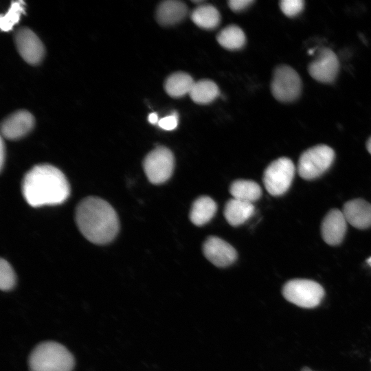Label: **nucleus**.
Instances as JSON below:
<instances>
[{
    "label": "nucleus",
    "mask_w": 371,
    "mask_h": 371,
    "mask_svg": "<svg viewBox=\"0 0 371 371\" xmlns=\"http://www.w3.org/2000/svg\"><path fill=\"white\" fill-rule=\"evenodd\" d=\"M22 192L32 207L54 205L65 202L69 196V184L65 175L50 164H39L25 175Z\"/></svg>",
    "instance_id": "obj_1"
},
{
    "label": "nucleus",
    "mask_w": 371,
    "mask_h": 371,
    "mask_svg": "<svg viewBox=\"0 0 371 371\" xmlns=\"http://www.w3.org/2000/svg\"><path fill=\"white\" fill-rule=\"evenodd\" d=\"M76 222L82 234L91 243L104 245L111 242L120 227L114 208L105 200L89 196L76 210Z\"/></svg>",
    "instance_id": "obj_2"
},
{
    "label": "nucleus",
    "mask_w": 371,
    "mask_h": 371,
    "mask_svg": "<svg viewBox=\"0 0 371 371\" xmlns=\"http://www.w3.org/2000/svg\"><path fill=\"white\" fill-rule=\"evenodd\" d=\"M74 363L69 350L55 341L39 344L29 357L31 371H72Z\"/></svg>",
    "instance_id": "obj_3"
},
{
    "label": "nucleus",
    "mask_w": 371,
    "mask_h": 371,
    "mask_svg": "<svg viewBox=\"0 0 371 371\" xmlns=\"http://www.w3.org/2000/svg\"><path fill=\"white\" fill-rule=\"evenodd\" d=\"M334 159L335 152L330 146L319 144L311 147L299 158L298 173L304 179H315L330 167Z\"/></svg>",
    "instance_id": "obj_4"
},
{
    "label": "nucleus",
    "mask_w": 371,
    "mask_h": 371,
    "mask_svg": "<svg viewBox=\"0 0 371 371\" xmlns=\"http://www.w3.org/2000/svg\"><path fill=\"white\" fill-rule=\"evenodd\" d=\"M282 295L289 302L302 308L318 306L324 295L323 287L308 279H293L284 285Z\"/></svg>",
    "instance_id": "obj_5"
},
{
    "label": "nucleus",
    "mask_w": 371,
    "mask_h": 371,
    "mask_svg": "<svg viewBox=\"0 0 371 371\" xmlns=\"http://www.w3.org/2000/svg\"><path fill=\"white\" fill-rule=\"evenodd\" d=\"M293 162L288 157H280L272 161L263 174V183L273 196L284 194L290 188L295 175Z\"/></svg>",
    "instance_id": "obj_6"
},
{
    "label": "nucleus",
    "mask_w": 371,
    "mask_h": 371,
    "mask_svg": "<svg viewBox=\"0 0 371 371\" xmlns=\"http://www.w3.org/2000/svg\"><path fill=\"white\" fill-rule=\"evenodd\" d=\"M271 91L273 97L282 102H291L298 98L302 81L297 72L289 65L277 67L273 74Z\"/></svg>",
    "instance_id": "obj_7"
},
{
    "label": "nucleus",
    "mask_w": 371,
    "mask_h": 371,
    "mask_svg": "<svg viewBox=\"0 0 371 371\" xmlns=\"http://www.w3.org/2000/svg\"><path fill=\"white\" fill-rule=\"evenodd\" d=\"M175 166L172 151L165 146H158L145 157L143 161L144 172L153 184H161L171 177Z\"/></svg>",
    "instance_id": "obj_8"
},
{
    "label": "nucleus",
    "mask_w": 371,
    "mask_h": 371,
    "mask_svg": "<svg viewBox=\"0 0 371 371\" xmlns=\"http://www.w3.org/2000/svg\"><path fill=\"white\" fill-rule=\"evenodd\" d=\"M339 69V63L337 55L331 49L325 47L317 50L315 59L308 66L310 76L322 83L334 82Z\"/></svg>",
    "instance_id": "obj_9"
},
{
    "label": "nucleus",
    "mask_w": 371,
    "mask_h": 371,
    "mask_svg": "<svg viewBox=\"0 0 371 371\" xmlns=\"http://www.w3.org/2000/svg\"><path fill=\"white\" fill-rule=\"evenodd\" d=\"M18 52L30 65L40 63L45 56V47L37 35L27 27L18 29L14 36Z\"/></svg>",
    "instance_id": "obj_10"
},
{
    "label": "nucleus",
    "mask_w": 371,
    "mask_h": 371,
    "mask_svg": "<svg viewBox=\"0 0 371 371\" xmlns=\"http://www.w3.org/2000/svg\"><path fill=\"white\" fill-rule=\"evenodd\" d=\"M203 251L205 258L218 267L232 265L237 258L235 249L216 236H210L205 240L203 245Z\"/></svg>",
    "instance_id": "obj_11"
},
{
    "label": "nucleus",
    "mask_w": 371,
    "mask_h": 371,
    "mask_svg": "<svg viewBox=\"0 0 371 371\" xmlns=\"http://www.w3.org/2000/svg\"><path fill=\"white\" fill-rule=\"evenodd\" d=\"M34 117L28 111H16L5 119L1 125V137L9 140H16L27 135L34 126Z\"/></svg>",
    "instance_id": "obj_12"
},
{
    "label": "nucleus",
    "mask_w": 371,
    "mask_h": 371,
    "mask_svg": "<svg viewBox=\"0 0 371 371\" xmlns=\"http://www.w3.org/2000/svg\"><path fill=\"white\" fill-rule=\"evenodd\" d=\"M347 221L342 212L337 209L330 210L321 225L323 240L332 246L340 244L346 232Z\"/></svg>",
    "instance_id": "obj_13"
},
{
    "label": "nucleus",
    "mask_w": 371,
    "mask_h": 371,
    "mask_svg": "<svg viewBox=\"0 0 371 371\" xmlns=\"http://www.w3.org/2000/svg\"><path fill=\"white\" fill-rule=\"evenodd\" d=\"M342 212L346 221L353 227L363 229L371 227V204L361 199L347 201Z\"/></svg>",
    "instance_id": "obj_14"
},
{
    "label": "nucleus",
    "mask_w": 371,
    "mask_h": 371,
    "mask_svg": "<svg viewBox=\"0 0 371 371\" xmlns=\"http://www.w3.org/2000/svg\"><path fill=\"white\" fill-rule=\"evenodd\" d=\"M187 12L188 8L183 2L177 0H167L158 5L156 19L161 25H172L182 21Z\"/></svg>",
    "instance_id": "obj_15"
},
{
    "label": "nucleus",
    "mask_w": 371,
    "mask_h": 371,
    "mask_svg": "<svg viewBox=\"0 0 371 371\" xmlns=\"http://www.w3.org/2000/svg\"><path fill=\"white\" fill-rule=\"evenodd\" d=\"M254 210L253 203L232 198L225 205L224 216L229 225L238 226L247 221Z\"/></svg>",
    "instance_id": "obj_16"
},
{
    "label": "nucleus",
    "mask_w": 371,
    "mask_h": 371,
    "mask_svg": "<svg viewBox=\"0 0 371 371\" xmlns=\"http://www.w3.org/2000/svg\"><path fill=\"white\" fill-rule=\"evenodd\" d=\"M216 210V203L212 199L207 196H200L192 203L190 219L196 226L203 225L213 218Z\"/></svg>",
    "instance_id": "obj_17"
},
{
    "label": "nucleus",
    "mask_w": 371,
    "mask_h": 371,
    "mask_svg": "<svg viewBox=\"0 0 371 371\" xmlns=\"http://www.w3.org/2000/svg\"><path fill=\"white\" fill-rule=\"evenodd\" d=\"M194 81L192 76L183 71L170 74L165 80L164 89L172 98H181L189 94Z\"/></svg>",
    "instance_id": "obj_18"
},
{
    "label": "nucleus",
    "mask_w": 371,
    "mask_h": 371,
    "mask_svg": "<svg viewBox=\"0 0 371 371\" xmlns=\"http://www.w3.org/2000/svg\"><path fill=\"white\" fill-rule=\"evenodd\" d=\"M229 192L234 199L253 203L261 196L262 189L254 181L238 179L230 185Z\"/></svg>",
    "instance_id": "obj_19"
},
{
    "label": "nucleus",
    "mask_w": 371,
    "mask_h": 371,
    "mask_svg": "<svg viewBox=\"0 0 371 371\" xmlns=\"http://www.w3.org/2000/svg\"><path fill=\"white\" fill-rule=\"evenodd\" d=\"M190 18L197 26L207 30L216 27L221 21L219 12L210 4L199 5L192 12Z\"/></svg>",
    "instance_id": "obj_20"
},
{
    "label": "nucleus",
    "mask_w": 371,
    "mask_h": 371,
    "mask_svg": "<svg viewBox=\"0 0 371 371\" xmlns=\"http://www.w3.org/2000/svg\"><path fill=\"white\" fill-rule=\"evenodd\" d=\"M218 95V87L214 81L208 79L195 82L189 93L193 102L201 104L212 102Z\"/></svg>",
    "instance_id": "obj_21"
},
{
    "label": "nucleus",
    "mask_w": 371,
    "mask_h": 371,
    "mask_svg": "<svg viewBox=\"0 0 371 371\" xmlns=\"http://www.w3.org/2000/svg\"><path fill=\"white\" fill-rule=\"evenodd\" d=\"M216 40L223 47L234 50L244 46L246 37L240 27L236 25H229L219 32Z\"/></svg>",
    "instance_id": "obj_22"
},
{
    "label": "nucleus",
    "mask_w": 371,
    "mask_h": 371,
    "mask_svg": "<svg viewBox=\"0 0 371 371\" xmlns=\"http://www.w3.org/2000/svg\"><path fill=\"white\" fill-rule=\"evenodd\" d=\"M24 5L23 1H13L8 12L1 16L0 27L3 32L11 30L16 25L24 13Z\"/></svg>",
    "instance_id": "obj_23"
},
{
    "label": "nucleus",
    "mask_w": 371,
    "mask_h": 371,
    "mask_svg": "<svg viewBox=\"0 0 371 371\" xmlns=\"http://www.w3.org/2000/svg\"><path fill=\"white\" fill-rule=\"evenodd\" d=\"M16 284V275L10 263L1 258L0 261V288L2 291L11 290Z\"/></svg>",
    "instance_id": "obj_24"
},
{
    "label": "nucleus",
    "mask_w": 371,
    "mask_h": 371,
    "mask_svg": "<svg viewBox=\"0 0 371 371\" xmlns=\"http://www.w3.org/2000/svg\"><path fill=\"white\" fill-rule=\"evenodd\" d=\"M302 0H282L280 2L282 12L287 16L293 17L299 14L304 9Z\"/></svg>",
    "instance_id": "obj_25"
},
{
    "label": "nucleus",
    "mask_w": 371,
    "mask_h": 371,
    "mask_svg": "<svg viewBox=\"0 0 371 371\" xmlns=\"http://www.w3.org/2000/svg\"><path fill=\"white\" fill-rule=\"evenodd\" d=\"M178 125V115L173 113L171 115L160 119L158 122V126L166 131H172L177 128Z\"/></svg>",
    "instance_id": "obj_26"
},
{
    "label": "nucleus",
    "mask_w": 371,
    "mask_h": 371,
    "mask_svg": "<svg viewBox=\"0 0 371 371\" xmlns=\"http://www.w3.org/2000/svg\"><path fill=\"white\" fill-rule=\"evenodd\" d=\"M254 2L253 0H230L228 5L233 11L238 12L245 10Z\"/></svg>",
    "instance_id": "obj_27"
},
{
    "label": "nucleus",
    "mask_w": 371,
    "mask_h": 371,
    "mask_svg": "<svg viewBox=\"0 0 371 371\" xmlns=\"http://www.w3.org/2000/svg\"><path fill=\"white\" fill-rule=\"evenodd\" d=\"M5 157V145L3 140V137H1V143H0V167L1 170H2L3 164H4V159Z\"/></svg>",
    "instance_id": "obj_28"
},
{
    "label": "nucleus",
    "mask_w": 371,
    "mask_h": 371,
    "mask_svg": "<svg viewBox=\"0 0 371 371\" xmlns=\"http://www.w3.org/2000/svg\"><path fill=\"white\" fill-rule=\"evenodd\" d=\"M148 122L152 124H158L159 119L158 115L156 113H151L148 115Z\"/></svg>",
    "instance_id": "obj_29"
},
{
    "label": "nucleus",
    "mask_w": 371,
    "mask_h": 371,
    "mask_svg": "<svg viewBox=\"0 0 371 371\" xmlns=\"http://www.w3.org/2000/svg\"><path fill=\"white\" fill-rule=\"evenodd\" d=\"M366 148L368 151L371 154V137L368 139L366 142Z\"/></svg>",
    "instance_id": "obj_30"
},
{
    "label": "nucleus",
    "mask_w": 371,
    "mask_h": 371,
    "mask_svg": "<svg viewBox=\"0 0 371 371\" xmlns=\"http://www.w3.org/2000/svg\"><path fill=\"white\" fill-rule=\"evenodd\" d=\"M367 262L371 267V257L367 259Z\"/></svg>",
    "instance_id": "obj_31"
},
{
    "label": "nucleus",
    "mask_w": 371,
    "mask_h": 371,
    "mask_svg": "<svg viewBox=\"0 0 371 371\" xmlns=\"http://www.w3.org/2000/svg\"><path fill=\"white\" fill-rule=\"evenodd\" d=\"M302 371H311V370L309 368H306L303 369Z\"/></svg>",
    "instance_id": "obj_32"
}]
</instances>
